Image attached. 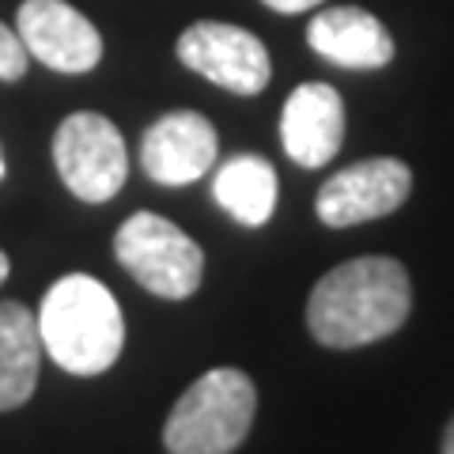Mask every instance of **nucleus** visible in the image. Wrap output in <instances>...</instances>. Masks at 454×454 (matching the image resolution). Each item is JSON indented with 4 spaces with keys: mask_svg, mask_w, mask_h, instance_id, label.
Here are the masks:
<instances>
[{
    "mask_svg": "<svg viewBox=\"0 0 454 454\" xmlns=\"http://www.w3.org/2000/svg\"><path fill=\"white\" fill-rule=\"evenodd\" d=\"M273 12H284V16H295V12H307V8H318L322 0H262Z\"/></svg>",
    "mask_w": 454,
    "mask_h": 454,
    "instance_id": "nucleus-15",
    "label": "nucleus"
},
{
    "mask_svg": "<svg viewBox=\"0 0 454 454\" xmlns=\"http://www.w3.org/2000/svg\"><path fill=\"white\" fill-rule=\"evenodd\" d=\"M258 390L239 367H212L175 402L163 428L170 454H231L247 439Z\"/></svg>",
    "mask_w": 454,
    "mask_h": 454,
    "instance_id": "nucleus-3",
    "label": "nucleus"
},
{
    "mask_svg": "<svg viewBox=\"0 0 454 454\" xmlns=\"http://www.w3.org/2000/svg\"><path fill=\"white\" fill-rule=\"evenodd\" d=\"M16 35L27 57H35L53 73H88L103 57V38L95 23L65 0H23Z\"/></svg>",
    "mask_w": 454,
    "mask_h": 454,
    "instance_id": "nucleus-8",
    "label": "nucleus"
},
{
    "mask_svg": "<svg viewBox=\"0 0 454 454\" xmlns=\"http://www.w3.org/2000/svg\"><path fill=\"white\" fill-rule=\"evenodd\" d=\"M345 140V103L330 83H303L280 114V145L300 167H325Z\"/></svg>",
    "mask_w": 454,
    "mask_h": 454,
    "instance_id": "nucleus-10",
    "label": "nucleus"
},
{
    "mask_svg": "<svg viewBox=\"0 0 454 454\" xmlns=\"http://www.w3.org/2000/svg\"><path fill=\"white\" fill-rule=\"evenodd\" d=\"M409 190H413V170L402 160L375 155V160H360L337 170L318 190L315 208L325 227H352L364 220L390 216L394 208L405 205Z\"/></svg>",
    "mask_w": 454,
    "mask_h": 454,
    "instance_id": "nucleus-6",
    "label": "nucleus"
},
{
    "mask_svg": "<svg viewBox=\"0 0 454 454\" xmlns=\"http://www.w3.org/2000/svg\"><path fill=\"white\" fill-rule=\"evenodd\" d=\"M310 50L340 68H382L394 57V38L372 12L340 4L318 12L307 27Z\"/></svg>",
    "mask_w": 454,
    "mask_h": 454,
    "instance_id": "nucleus-11",
    "label": "nucleus"
},
{
    "mask_svg": "<svg viewBox=\"0 0 454 454\" xmlns=\"http://www.w3.org/2000/svg\"><path fill=\"white\" fill-rule=\"evenodd\" d=\"M42 352L68 375H103L121 356L125 318L114 292L88 273H68L38 307Z\"/></svg>",
    "mask_w": 454,
    "mask_h": 454,
    "instance_id": "nucleus-2",
    "label": "nucleus"
},
{
    "mask_svg": "<svg viewBox=\"0 0 454 454\" xmlns=\"http://www.w3.org/2000/svg\"><path fill=\"white\" fill-rule=\"evenodd\" d=\"M409 307H413V288L402 262L352 258L315 284L307 325L325 348H364L402 330Z\"/></svg>",
    "mask_w": 454,
    "mask_h": 454,
    "instance_id": "nucleus-1",
    "label": "nucleus"
},
{
    "mask_svg": "<svg viewBox=\"0 0 454 454\" xmlns=\"http://www.w3.org/2000/svg\"><path fill=\"white\" fill-rule=\"evenodd\" d=\"M220 152V137L212 121L197 110H170L140 140L145 175L160 186H190L205 178Z\"/></svg>",
    "mask_w": 454,
    "mask_h": 454,
    "instance_id": "nucleus-9",
    "label": "nucleus"
},
{
    "mask_svg": "<svg viewBox=\"0 0 454 454\" xmlns=\"http://www.w3.org/2000/svg\"><path fill=\"white\" fill-rule=\"evenodd\" d=\"M42 337L38 318L16 300L0 303V413L31 402L38 387Z\"/></svg>",
    "mask_w": 454,
    "mask_h": 454,
    "instance_id": "nucleus-12",
    "label": "nucleus"
},
{
    "mask_svg": "<svg viewBox=\"0 0 454 454\" xmlns=\"http://www.w3.org/2000/svg\"><path fill=\"white\" fill-rule=\"evenodd\" d=\"M178 57L197 76H205L216 88L235 95H258L269 83V73H273L262 38H254L243 27L212 23V20L182 31Z\"/></svg>",
    "mask_w": 454,
    "mask_h": 454,
    "instance_id": "nucleus-7",
    "label": "nucleus"
},
{
    "mask_svg": "<svg viewBox=\"0 0 454 454\" xmlns=\"http://www.w3.org/2000/svg\"><path fill=\"white\" fill-rule=\"evenodd\" d=\"M27 73V50L16 31L0 23V80H20Z\"/></svg>",
    "mask_w": 454,
    "mask_h": 454,
    "instance_id": "nucleus-14",
    "label": "nucleus"
},
{
    "mask_svg": "<svg viewBox=\"0 0 454 454\" xmlns=\"http://www.w3.org/2000/svg\"><path fill=\"white\" fill-rule=\"evenodd\" d=\"M53 163L65 186L80 201L103 205L129 178V152L121 129L95 110H80L57 125L53 133Z\"/></svg>",
    "mask_w": 454,
    "mask_h": 454,
    "instance_id": "nucleus-5",
    "label": "nucleus"
},
{
    "mask_svg": "<svg viewBox=\"0 0 454 454\" xmlns=\"http://www.w3.org/2000/svg\"><path fill=\"white\" fill-rule=\"evenodd\" d=\"M216 205L247 227H262L277 208V170L262 155H235L212 175Z\"/></svg>",
    "mask_w": 454,
    "mask_h": 454,
    "instance_id": "nucleus-13",
    "label": "nucleus"
},
{
    "mask_svg": "<svg viewBox=\"0 0 454 454\" xmlns=\"http://www.w3.org/2000/svg\"><path fill=\"white\" fill-rule=\"evenodd\" d=\"M114 254L140 288H148L160 300H186L201 288V247L155 212H133L114 235Z\"/></svg>",
    "mask_w": 454,
    "mask_h": 454,
    "instance_id": "nucleus-4",
    "label": "nucleus"
},
{
    "mask_svg": "<svg viewBox=\"0 0 454 454\" xmlns=\"http://www.w3.org/2000/svg\"><path fill=\"white\" fill-rule=\"evenodd\" d=\"M443 454H454V420L447 424V432H443Z\"/></svg>",
    "mask_w": 454,
    "mask_h": 454,
    "instance_id": "nucleus-16",
    "label": "nucleus"
},
{
    "mask_svg": "<svg viewBox=\"0 0 454 454\" xmlns=\"http://www.w3.org/2000/svg\"><path fill=\"white\" fill-rule=\"evenodd\" d=\"M0 178H4V155H0Z\"/></svg>",
    "mask_w": 454,
    "mask_h": 454,
    "instance_id": "nucleus-18",
    "label": "nucleus"
},
{
    "mask_svg": "<svg viewBox=\"0 0 454 454\" xmlns=\"http://www.w3.org/2000/svg\"><path fill=\"white\" fill-rule=\"evenodd\" d=\"M4 277H8V258H4V250H0V284H4Z\"/></svg>",
    "mask_w": 454,
    "mask_h": 454,
    "instance_id": "nucleus-17",
    "label": "nucleus"
}]
</instances>
